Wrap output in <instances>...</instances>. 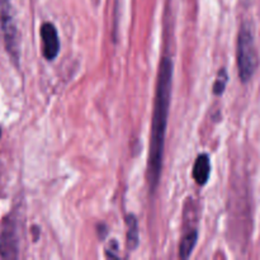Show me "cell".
Instances as JSON below:
<instances>
[{"label": "cell", "instance_id": "cell-1", "mask_svg": "<svg viewBox=\"0 0 260 260\" xmlns=\"http://www.w3.org/2000/svg\"><path fill=\"white\" fill-rule=\"evenodd\" d=\"M173 84V61L164 57L160 62L159 78H157L156 96H155L154 113H152L151 136H150V154L147 179L150 188L156 189L161 175L162 157H164L165 134H167L168 116H169L170 96Z\"/></svg>", "mask_w": 260, "mask_h": 260}, {"label": "cell", "instance_id": "cell-2", "mask_svg": "<svg viewBox=\"0 0 260 260\" xmlns=\"http://www.w3.org/2000/svg\"><path fill=\"white\" fill-rule=\"evenodd\" d=\"M238 69L239 78L243 83H248L259 66L258 51L254 41L253 28L249 23H244L238 37Z\"/></svg>", "mask_w": 260, "mask_h": 260}, {"label": "cell", "instance_id": "cell-3", "mask_svg": "<svg viewBox=\"0 0 260 260\" xmlns=\"http://www.w3.org/2000/svg\"><path fill=\"white\" fill-rule=\"evenodd\" d=\"M0 25L4 35L5 46L10 57L15 63H19V33L13 17L12 5L9 0H0Z\"/></svg>", "mask_w": 260, "mask_h": 260}, {"label": "cell", "instance_id": "cell-4", "mask_svg": "<svg viewBox=\"0 0 260 260\" xmlns=\"http://www.w3.org/2000/svg\"><path fill=\"white\" fill-rule=\"evenodd\" d=\"M0 255L5 259L18 256V235L14 221L7 218L0 233Z\"/></svg>", "mask_w": 260, "mask_h": 260}, {"label": "cell", "instance_id": "cell-5", "mask_svg": "<svg viewBox=\"0 0 260 260\" xmlns=\"http://www.w3.org/2000/svg\"><path fill=\"white\" fill-rule=\"evenodd\" d=\"M41 37L43 43V55L46 60H55L60 51V41H58L57 30L52 23H45L41 27Z\"/></svg>", "mask_w": 260, "mask_h": 260}, {"label": "cell", "instance_id": "cell-6", "mask_svg": "<svg viewBox=\"0 0 260 260\" xmlns=\"http://www.w3.org/2000/svg\"><path fill=\"white\" fill-rule=\"evenodd\" d=\"M211 174V162L208 155L202 154L197 157L193 169V178L198 185H205Z\"/></svg>", "mask_w": 260, "mask_h": 260}, {"label": "cell", "instance_id": "cell-7", "mask_svg": "<svg viewBox=\"0 0 260 260\" xmlns=\"http://www.w3.org/2000/svg\"><path fill=\"white\" fill-rule=\"evenodd\" d=\"M127 245L129 250H135L139 245V226L134 215L127 216Z\"/></svg>", "mask_w": 260, "mask_h": 260}, {"label": "cell", "instance_id": "cell-8", "mask_svg": "<svg viewBox=\"0 0 260 260\" xmlns=\"http://www.w3.org/2000/svg\"><path fill=\"white\" fill-rule=\"evenodd\" d=\"M198 240V233L197 231H189L187 235L183 238L182 243L179 246V256L182 259H188L192 254L193 249H194L196 244Z\"/></svg>", "mask_w": 260, "mask_h": 260}, {"label": "cell", "instance_id": "cell-9", "mask_svg": "<svg viewBox=\"0 0 260 260\" xmlns=\"http://www.w3.org/2000/svg\"><path fill=\"white\" fill-rule=\"evenodd\" d=\"M228 80V71H226L225 69H221V70L218 71L217 79H216L215 84H213V94H215V95H221V94L225 91Z\"/></svg>", "mask_w": 260, "mask_h": 260}, {"label": "cell", "instance_id": "cell-10", "mask_svg": "<svg viewBox=\"0 0 260 260\" xmlns=\"http://www.w3.org/2000/svg\"><path fill=\"white\" fill-rule=\"evenodd\" d=\"M0 135H2V129H0Z\"/></svg>", "mask_w": 260, "mask_h": 260}]
</instances>
